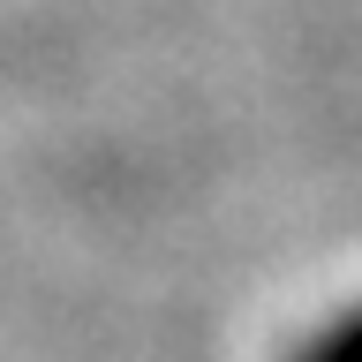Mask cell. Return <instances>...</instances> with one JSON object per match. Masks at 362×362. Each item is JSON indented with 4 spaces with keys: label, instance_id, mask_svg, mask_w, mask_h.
I'll use <instances>...</instances> for the list:
<instances>
[{
    "label": "cell",
    "instance_id": "obj_1",
    "mask_svg": "<svg viewBox=\"0 0 362 362\" xmlns=\"http://www.w3.org/2000/svg\"><path fill=\"white\" fill-rule=\"evenodd\" d=\"M294 362H362V310H347L339 325H325Z\"/></svg>",
    "mask_w": 362,
    "mask_h": 362
}]
</instances>
